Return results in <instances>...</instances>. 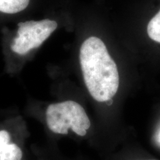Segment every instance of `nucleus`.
Returning <instances> with one entry per match:
<instances>
[{"label":"nucleus","mask_w":160,"mask_h":160,"mask_svg":"<svg viewBox=\"0 0 160 160\" xmlns=\"http://www.w3.org/2000/svg\"><path fill=\"white\" fill-rule=\"evenodd\" d=\"M147 31L152 40L160 43V10L149 22Z\"/></svg>","instance_id":"6"},{"label":"nucleus","mask_w":160,"mask_h":160,"mask_svg":"<svg viewBox=\"0 0 160 160\" xmlns=\"http://www.w3.org/2000/svg\"><path fill=\"white\" fill-rule=\"evenodd\" d=\"M30 0H0V12L8 14L19 13L27 8Z\"/></svg>","instance_id":"5"},{"label":"nucleus","mask_w":160,"mask_h":160,"mask_svg":"<svg viewBox=\"0 0 160 160\" xmlns=\"http://www.w3.org/2000/svg\"><path fill=\"white\" fill-rule=\"evenodd\" d=\"M79 62L88 91L98 102L112 104L119 86L117 64L99 38L91 37L82 43Z\"/></svg>","instance_id":"1"},{"label":"nucleus","mask_w":160,"mask_h":160,"mask_svg":"<svg viewBox=\"0 0 160 160\" xmlns=\"http://www.w3.org/2000/svg\"><path fill=\"white\" fill-rule=\"evenodd\" d=\"M17 37L11 44V48L19 55H26L33 49L39 47L57 28L54 20L27 21L18 24Z\"/></svg>","instance_id":"3"},{"label":"nucleus","mask_w":160,"mask_h":160,"mask_svg":"<svg viewBox=\"0 0 160 160\" xmlns=\"http://www.w3.org/2000/svg\"><path fill=\"white\" fill-rule=\"evenodd\" d=\"M43 117L47 129L55 136L85 137L91 128V119L85 109L74 100L50 104Z\"/></svg>","instance_id":"2"},{"label":"nucleus","mask_w":160,"mask_h":160,"mask_svg":"<svg viewBox=\"0 0 160 160\" xmlns=\"http://www.w3.org/2000/svg\"><path fill=\"white\" fill-rule=\"evenodd\" d=\"M145 160H157V159H145Z\"/></svg>","instance_id":"7"},{"label":"nucleus","mask_w":160,"mask_h":160,"mask_svg":"<svg viewBox=\"0 0 160 160\" xmlns=\"http://www.w3.org/2000/svg\"><path fill=\"white\" fill-rule=\"evenodd\" d=\"M24 143L13 141L11 133L0 130V160H26Z\"/></svg>","instance_id":"4"},{"label":"nucleus","mask_w":160,"mask_h":160,"mask_svg":"<svg viewBox=\"0 0 160 160\" xmlns=\"http://www.w3.org/2000/svg\"><path fill=\"white\" fill-rule=\"evenodd\" d=\"M159 139H160V133H159Z\"/></svg>","instance_id":"8"}]
</instances>
